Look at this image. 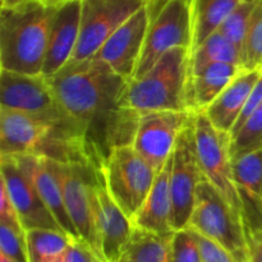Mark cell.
<instances>
[{
	"instance_id": "6da1fadb",
	"label": "cell",
	"mask_w": 262,
	"mask_h": 262,
	"mask_svg": "<svg viewBox=\"0 0 262 262\" xmlns=\"http://www.w3.org/2000/svg\"><path fill=\"white\" fill-rule=\"evenodd\" d=\"M46 78L61 109L83 128L92 151L102 161V135L128 81L95 56L68 61Z\"/></svg>"
},
{
	"instance_id": "7a4b0ae2",
	"label": "cell",
	"mask_w": 262,
	"mask_h": 262,
	"mask_svg": "<svg viewBox=\"0 0 262 262\" xmlns=\"http://www.w3.org/2000/svg\"><path fill=\"white\" fill-rule=\"evenodd\" d=\"M55 7L37 0L0 4V54L5 71L41 74Z\"/></svg>"
},
{
	"instance_id": "3957f363",
	"label": "cell",
	"mask_w": 262,
	"mask_h": 262,
	"mask_svg": "<svg viewBox=\"0 0 262 262\" xmlns=\"http://www.w3.org/2000/svg\"><path fill=\"white\" fill-rule=\"evenodd\" d=\"M188 78L189 49H171L143 76L127 82L117 106L138 115L154 110L189 112Z\"/></svg>"
},
{
	"instance_id": "277c9868",
	"label": "cell",
	"mask_w": 262,
	"mask_h": 262,
	"mask_svg": "<svg viewBox=\"0 0 262 262\" xmlns=\"http://www.w3.org/2000/svg\"><path fill=\"white\" fill-rule=\"evenodd\" d=\"M187 228L222 246L235 262H247L242 215L205 178L196 187L193 209Z\"/></svg>"
},
{
	"instance_id": "5b68a950",
	"label": "cell",
	"mask_w": 262,
	"mask_h": 262,
	"mask_svg": "<svg viewBox=\"0 0 262 262\" xmlns=\"http://www.w3.org/2000/svg\"><path fill=\"white\" fill-rule=\"evenodd\" d=\"M99 169L110 197L132 220L152 187L156 171L132 145L109 150Z\"/></svg>"
},
{
	"instance_id": "8992f818",
	"label": "cell",
	"mask_w": 262,
	"mask_h": 262,
	"mask_svg": "<svg viewBox=\"0 0 262 262\" xmlns=\"http://www.w3.org/2000/svg\"><path fill=\"white\" fill-rule=\"evenodd\" d=\"M97 173L99 166L91 161L60 163L64 206L69 219L78 237L102 258L96 219L97 197L95 186Z\"/></svg>"
},
{
	"instance_id": "52a82bcc",
	"label": "cell",
	"mask_w": 262,
	"mask_h": 262,
	"mask_svg": "<svg viewBox=\"0 0 262 262\" xmlns=\"http://www.w3.org/2000/svg\"><path fill=\"white\" fill-rule=\"evenodd\" d=\"M193 132L197 160L204 178L219 191L238 214L242 215L243 204L232 171L230 136L216 129L204 112L193 114Z\"/></svg>"
},
{
	"instance_id": "ba28073f",
	"label": "cell",
	"mask_w": 262,
	"mask_h": 262,
	"mask_svg": "<svg viewBox=\"0 0 262 262\" xmlns=\"http://www.w3.org/2000/svg\"><path fill=\"white\" fill-rule=\"evenodd\" d=\"M191 0H166L148 22L140 60L132 79L140 78L166 51L187 48L191 51Z\"/></svg>"
},
{
	"instance_id": "9c48e42d",
	"label": "cell",
	"mask_w": 262,
	"mask_h": 262,
	"mask_svg": "<svg viewBox=\"0 0 262 262\" xmlns=\"http://www.w3.org/2000/svg\"><path fill=\"white\" fill-rule=\"evenodd\" d=\"M170 159L169 184L171 194V228L176 232L188 225L193 209L196 187L204 179L197 160L193 117L179 132Z\"/></svg>"
},
{
	"instance_id": "30bf717a",
	"label": "cell",
	"mask_w": 262,
	"mask_h": 262,
	"mask_svg": "<svg viewBox=\"0 0 262 262\" xmlns=\"http://www.w3.org/2000/svg\"><path fill=\"white\" fill-rule=\"evenodd\" d=\"M0 106L27 113L58 124L79 125L61 109L48 78L42 74H22L3 69L0 73Z\"/></svg>"
},
{
	"instance_id": "8fae6325",
	"label": "cell",
	"mask_w": 262,
	"mask_h": 262,
	"mask_svg": "<svg viewBox=\"0 0 262 262\" xmlns=\"http://www.w3.org/2000/svg\"><path fill=\"white\" fill-rule=\"evenodd\" d=\"M146 4V0H81L79 33L69 61L94 55L106 38Z\"/></svg>"
},
{
	"instance_id": "7c38bea8",
	"label": "cell",
	"mask_w": 262,
	"mask_h": 262,
	"mask_svg": "<svg viewBox=\"0 0 262 262\" xmlns=\"http://www.w3.org/2000/svg\"><path fill=\"white\" fill-rule=\"evenodd\" d=\"M193 117L191 112L154 110L140 114L132 146L158 173L170 159L179 132Z\"/></svg>"
},
{
	"instance_id": "4fadbf2b",
	"label": "cell",
	"mask_w": 262,
	"mask_h": 262,
	"mask_svg": "<svg viewBox=\"0 0 262 262\" xmlns=\"http://www.w3.org/2000/svg\"><path fill=\"white\" fill-rule=\"evenodd\" d=\"M148 22L150 17L145 4L123 22L92 56L106 63L125 81H130L140 60Z\"/></svg>"
},
{
	"instance_id": "5bb4252c",
	"label": "cell",
	"mask_w": 262,
	"mask_h": 262,
	"mask_svg": "<svg viewBox=\"0 0 262 262\" xmlns=\"http://www.w3.org/2000/svg\"><path fill=\"white\" fill-rule=\"evenodd\" d=\"M0 169L4 176L8 196L20 227L30 229L61 230L55 217L38 196L35 186L17 161L10 156L0 158Z\"/></svg>"
},
{
	"instance_id": "9a60e30c",
	"label": "cell",
	"mask_w": 262,
	"mask_h": 262,
	"mask_svg": "<svg viewBox=\"0 0 262 262\" xmlns=\"http://www.w3.org/2000/svg\"><path fill=\"white\" fill-rule=\"evenodd\" d=\"M10 158L14 159L20 169L27 174L35 186L38 196L50 210L61 230L71 238H79L64 206L60 161L42 155H32V154L10 156Z\"/></svg>"
},
{
	"instance_id": "2e32d148",
	"label": "cell",
	"mask_w": 262,
	"mask_h": 262,
	"mask_svg": "<svg viewBox=\"0 0 262 262\" xmlns=\"http://www.w3.org/2000/svg\"><path fill=\"white\" fill-rule=\"evenodd\" d=\"M81 0H68L55 7L41 74L53 76L73 55L79 33Z\"/></svg>"
},
{
	"instance_id": "e0dca14e",
	"label": "cell",
	"mask_w": 262,
	"mask_h": 262,
	"mask_svg": "<svg viewBox=\"0 0 262 262\" xmlns=\"http://www.w3.org/2000/svg\"><path fill=\"white\" fill-rule=\"evenodd\" d=\"M95 188L97 197V232L102 258L105 262H117L123 246L125 245L132 232V220L110 197L100 174V169Z\"/></svg>"
},
{
	"instance_id": "ac0fdd59",
	"label": "cell",
	"mask_w": 262,
	"mask_h": 262,
	"mask_svg": "<svg viewBox=\"0 0 262 262\" xmlns=\"http://www.w3.org/2000/svg\"><path fill=\"white\" fill-rule=\"evenodd\" d=\"M262 69H241L233 81L217 95L216 99L204 110L205 115L216 129L229 135L234 127L253 84Z\"/></svg>"
},
{
	"instance_id": "d6986e66",
	"label": "cell",
	"mask_w": 262,
	"mask_h": 262,
	"mask_svg": "<svg viewBox=\"0 0 262 262\" xmlns=\"http://www.w3.org/2000/svg\"><path fill=\"white\" fill-rule=\"evenodd\" d=\"M171 159L156 173L152 187L140 211L132 219L135 227L143 228L159 234H173L171 228V194L169 184Z\"/></svg>"
},
{
	"instance_id": "ffe728a7",
	"label": "cell",
	"mask_w": 262,
	"mask_h": 262,
	"mask_svg": "<svg viewBox=\"0 0 262 262\" xmlns=\"http://www.w3.org/2000/svg\"><path fill=\"white\" fill-rule=\"evenodd\" d=\"M242 67L230 63H211L188 78L189 112H204L217 95L233 81Z\"/></svg>"
},
{
	"instance_id": "44dd1931",
	"label": "cell",
	"mask_w": 262,
	"mask_h": 262,
	"mask_svg": "<svg viewBox=\"0 0 262 262\" xmlns=\"http://www.w3.org/2000/svg\"><path fill=\"white\" fill-rule=\"evenodd\" d=\"M232 171L243 206L262 209V147L232 158Z\"/></svg>"
},
{
	"instance_id": "7402d4cb",
	"label": "cell",
	"mask_w": 262,
	"mask_h": 262,
	"mask_svg": "<svg viewBox=\"0 0 262 262\" xmlns=\"http://www.w3.org/2000/svg\"><path fill=\"white\" fill-rule=\"evenodd\" d=\"M173 234H159L133 225L117 262H168Z\"/></svg>"
},
{
	"instance_id": "603a6c76",
	"label": "cell",
	"mask_w": 262,
	"mask_h": 262,
	"mask_svg": "<svg viewBox=\"0 0 262 262\" xmlns=\"http://www.w3.org/2000/svg\"><path fill=\"white\" fill-rule=\"evenodd\" d=\"M241 0H191V50L216 31Z\"/></svg>"
},
{
	"instance_id": "cb8c5ba5",
	"label": "cell",
	"mask_w": 262,
	"mask_h": 262,
	"mask_svg": "<svg viewBox=\"0 0 262 262\" xmlns=\"http://www.w3.org/2000/svg\"><path fill=\"white\" fill-rule=\"evenodd\" d=\"M211 63H230L242 67V51L219 30L210 33L189 51V76Z\"/></svg>"
},
{
	"instance_id": "d4e9b609",
	"label": "cell",
	"mask_w": 262,
	"mask_h": 262,
	"mask_svg": "<svg viewBox=\"0 0 262 262\" xmlns=\"http://www.w3.org/2000/svg\"><path fill=\"white\" fill-rule=\"evenodd\" d=\"M25 239L28 262H50L66 253L71 237L60 230L30 229Z\"/></svg>"
},
{
	"instance_id": "484cf974",
	"label": "cell",
	"mask_w": 262,
	"mask_h": 262,
	"mask_svg": "<svg viewBox=\"0 0 262 262\" xmlns=\"http://www.w3.org/2000/svg\"><path fill=\"white\" fill-rule=\"evenodd\" d=\"M262 147V102L230 136V158Z\"/></svg>"
},
{
	"instance_id": "4316f807",
	"label": "cell",
	"mask_w": 262,
	"mask_h": 262,
	"mask_svg": "<svg viewBox=\"0 0 262 262\" xmlns=\"http://www.w3.org/2000/svg\"><path fill=\"white\" fill-rule=\"evenodd\" d=\"M242 68L262 69V0L256 5L243 41Z\"/></svg>"
},
{
	"instance_id": "83f0119b",
	"label": "cell",
	"mask_w": 262,
	"mask_h": 262,
	"mask_svg": "<svg viewBox=\"0 0 262 262\" xmlns=\"http://www.w3.org/2000/svg\"><path fill=\"white\" fill-rule=\"evenodd\" d=\"M258 2L260 0H241L237 7L233 9V12L228 15L227 19L217 28L232 42H234L241 49V51H242L243 41H245L251 18H252Z\"/></svg>"
},
{
	"instance_id": "f1b7e54d",
	"label": "cell",
	"mask_w": 262,
	"mask_h": 262,
	"mask_svg": "<svg viewBox=\"0 0 262 262\" xmlns=\"http://www.w3.org/2000/svg\"><path fill=\"white\" fill-rule=\"evenodd\" d=\"M242 225L247 262H262V209L243 206Z\"/></svg>"
},
{
	"instance_id": "f546056e",
	"label": "cell",
	"mask_w": 262,
	"mask_h": 262,
	"mask_svg": "<svg viewBox=\"0 0 262 262\" xmlns=\"http://www.w3.org/2000/svg\"><path fill=\"white\" fill-rule=\"evenodd\" d=\"M168 262H202L197 241L189 228L173 233L169 245Z\"/></svg>"
},
{
	"instance_id": "4dcf8cb0",
	"label": "cell",
	"mask_w": 262,
	"mask_h": 262,
	"mask_svg": "<svg viewBox=\"0 0 262 262\" xmlns=\"http://www.w3.org/2000/svg\"><path fill=\"white\" fill-rule=\"evenodd\" d=\"M0 251L14 262H28L25 232L0 222Z\"/></svg>"
},
{
	"instance_id": "1f68e13d",
	"label": "cell",
	"mask_w": 262,
	"mask_h": 262,
	"mask_svg": "<svg viewBox=\"0 0 262 262\" xmlns=\"http://www.w3.org/2000/svg\"><path fill=\"white\" fill-rule=\"evenodd\" d=\"M192 230V229H191ZM199 246L202 262H235L229 252L214 241L192 230Z\"/></svg>"
},
{
	"instance_id": "d6a6232c",
	"label": "cell",
	"mask_w": 262,
	"mask_h": 262,
	"mask_svg": "<svg viewBox=\"0 0 262 262\" xmlns=\"http://www.w3.org/2000/svg\"><path fill=\"white\" fill-rule=\"evenodd\" d=\"M64 257L67 262H104L90 245L81 238H71Z\"/></svg>"
},
{
	"instance_id": "836d02e7",
	"label": "cell",
	"mask_w": 262,
	"mask_h": 262,
	"mask_svg": "<svg viewBox=\"0 0 262 262\" xmlns=\"http://www.w3.org/2000/svg\"><path fill=\"white\" fill-rule=\"evenodd\" d=\"M0 222L14 228L18 232H25L22 227H20L19 222H18L17 215H15L14 210H13L12 204H10L2 169H0Z\"/></svg>"
},
{
	"instance_id": "e575fe53",
	"label": "cell",
	"mask_w": 262,
	"mask_h": 262,
	"mask_svg": "<svg viewBox=\"0 0 262 262\" xmlns=\"http://www.w3.org/2000/svg\"><path fill=\"white\" fill-rule=\"evenodd\" d=\"M261 102H262V73L260 74V77H258L257 81H256V83L253 84L252 90H251L250 95H248V97H247V101H246L245 106H243L242 112H241V114H239V117H238L237 122H235L234 127H233L232 130H230L229 136H232L233 133H234L235 130H237L238 128L243 124V122L247 119L248 115H250L251 113H252L253 110H255L256 107L261 104Z\"/></svg>"
},
{
	"instance_id": "d590c367",
	"label": "cell",
	"mask_w": 262,
	"mask_h": 262,
	"mask_svg": "<svg viewBox=\"0 0 262 262\" xmlns=\"http://www.w3.org/2000/svg\"><path fill=\"white\" fill-rule=\"evenodd\" d=\"M37 2L42 3L43 5H48V7H58V5L63 4V3L68 2V0H37Z\"/></svg>"
},
{
	"instance_id": "8d00e7d4",
	"label": "cell",
	"mask_w": 262,
	"mask_h": 262,
	"mask_svg": "<svg viewBox=\"0 0 262 262\" xmlns=\"http://www.w3.org/2000/svg\"><path fill=\"white\" fill-rule=\"evenodd\" d=\"M23 2V0H0V4L2 5H13L17 4V3Z\"/></svg>"
},
{
	"instance_id": "74e56055",
	"label": "cell",
	"mask_w": 262,
	"mask_h": 262,
	"mask_svg": "<svg viewBox=\"0 0 262 262\" xmlns=\"http://www.w3.org/2000/svg\"><path fill=\"white\" fill-rule=\"evenodd\" d=\"M0 262H14V261L10 260V258L8 257V256H5L4 253H3L2 251H0Z\"/></svg>"
},
{
	"instance_id": "f35d334b",
	"label": "cell",
	"mask_w": 262,
	"mask_h": 262,
	"mask_svg": "<svg viewBox=\"0 0 262 262\" xmlns=\"http://www.w3.org/2000/svg\"><path fill=\"white\" fill-rule=\"evenodd\" d=\"M50 262H67V261H66V257H64V255H63V256H60V257L55 258V260H53Z\"/></svg>"
},
{
	"instance_id": "ab89813d",
	"label": "cell",
	"mask_w": 262,
	"mask_h": 262,
	"mask_svg": "<svg viewBox=\"0 0 262 262\" xmlns=\"http://www.w3.org/2000/svg\"><path fill=\"white\" fill-rule=\"evenodd\" d=\"M3 71V66H2V54H0V73H2Z\"/></svg>"
}]
</instances>
